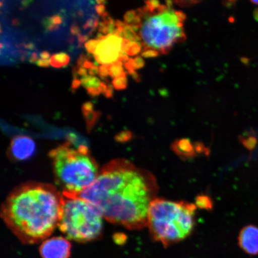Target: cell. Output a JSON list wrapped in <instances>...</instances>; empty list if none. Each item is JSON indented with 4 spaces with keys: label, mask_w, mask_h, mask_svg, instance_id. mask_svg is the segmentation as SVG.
<instances>
[{
    "label": "cell",
    "mask_w": 258,
    "mask_h": 258,
    "mask_svg": "<svg viewBox=\"0 0 258 258\" xmlns=\"http://www.w3.org/2000/svg\"><path fill=\"white\" fill-rule=\"evenodd\" d=\"M158 189L152 173L126 159H117L103 166L94 183L79 195L106 221L139 230L147 227L148 210Z\"/></svg>",
    "instance_id": "1"
},
{
    "label": "cell",
    "mask_w": 258,
    "mask_h": 258,
    "mask_svg": "<svg viewBox=\"0 0 258 258\" xmlns=\"http://www.w3.org/2000/svg\"><path fill=\"white\" fill-rule=\"evenodd\" d=\"M61 199L62 194L52 185L25 183L10 192L2 206L1 217L22 243H39L57 227Z\"/></svg>",
    "instance_id": "2"
},
{
    "label": "cell",
    "mask_w": 258,
    "mask_h": 258,
    "mask_svg": "<svg viewBox=\"0 0 258 258\" xmlns=\"http://www.w3.org/2000/svg\"><path fill=\"white\" fill-rule=\"evenodd\" d=\"M196 206L156 198L148 210L147 227L152 239L168 247L185 239L196 225Z\"/></svg>",
    "instance_id": "3"
},
{
    "label": "cell",
    "mask_w": 258,
    "mask_h": 258,
    "mask_svg": "<svg viewBox=\"0 0 258 258\" xmlns=\"http://www.w3.org/2000/svg\"><path fill=\"white\" fill-rule=\"evenodd\" d=\"M56 183L63 191L80 195L95 181L100 170L98 163L84 145L76 147L67 142L48 154Z\"/></svg>",
    "instance_id": "4"
},
{
    "label": "cell",
    "mask_w": 258,
    "mask_h": 258,
    "mask_svg": "<svg viewBox=\"0 0 258 258\" xmlns=\"http://www.w3.org/2000/svg\"><path fill=\"white\" fill-rule=\"evenodd\" d=\"M103 218L98 210L79 195L62 192L57 227L68 239L80 243L98 239L102 233Z\"/></svg>",
    "instance_id": "5"
},
{
    "label": "cell",
    "mask_w": 258,
    "mask_h": 258,
    "mask_svg": "<svg viewBox=\"0 0 258 258\" xmlns=\"http://www.w3.org/2000/svg\"><path fill=\"white\" fill-rule=\"evenodd\" d=\"M186 15L172 9L156 13L141 25L140 37L145 48H153L160 53H167L174 43L184 41L186 36L182 28Z\"/></svg>",
    "instance_id": "6"
},
{
    "label": "cell",
    "mask_w": 258,
    "mask_h": 258,
    "mask_svg": "<svg viewBox=\"0 0 258 258\" xmlns=\"http://www.w3.org/2000/svg\"><path fill=\"white\" fill-rule=\"evenodd\" d=\"M122 40L123 38L114 34L106 35L105 39L100 42L94 53L96 62L105 64L117 60L121 51Z\"/></svg>",
    "instance_id": "7"
},
{
    "label": "cell",
    "mask_w": 258,
    "mask_h": 258,
    "mask_svg": "<svg viewBox=\"0 0 258 258\" xmlns=\"http://www.w3.org/2000/svg\"><path fill=\"white\" fill-rule=\"evenodd\" d=\"M39 251L42 258H70L72 244L67 238L51 237L42 242Z\"/></svg>",
    "instance_id": "8"
},
{
    "label": "cell",
    "mask_w": 258,
    "mask_h": 258,
    "mask_svg": "<svg viewBox=\"0 0 258 258\" xmlns=\"http://www.w3.org/2000/svg\"><path fill=\"white\" fill-rule=\"evenodd\" d=\"M35 144L32 139L26 136L15 137L12 140L9 148V154L13 159L24 161L33 156Z\"/></svg>",
    "instance_id": "9"
},
{
    "label": "cell",
    "mask_w": 258,
    "mask_h": 258,
    "mask_svg": "<svg viewBox=\"0 0 258 258\" xmlns=\"http://www.w3.org/2000/svg\"><path fill=\"white\" fill-rule=\"evenodd\" d=\"M238 244L244 252L251 255L258 254V227L247 225L240 231Z\"/></svg>",
    "instance_id": "10"
},
{
    "label": "cell",
    "mask_w": 258,
    "mask_h": 258,
    "mask_svg": "<svg viewBox=\"0 0 258 258\" xmlns=\"http://www.w3.org/2000/svg\"><path fill=\"white\" fill-rule=\"evenodd\" d=\"M172 148L178 156L182 157H191L195 154L194 150L195 148L193 147L191 141L188 139L176 140L172 144Z\"/></svg>",
    "instance_id": "11"
},
{
    "label": "cell",
    "mask_w": 258,
    "mask_h": 258,
    "mask_svg": "<svg viewBox=\"0 0 258 258\" xmlns=\"http://www.w3.org/2000/svg\"><path fill=\"white\" fill-rule=\"evenodd\" d=\"M143 45L137 41L122 40L121 50L129 56L137 55L141 50Z\"/></svg>",
    "instance_id": "12"
},
{
    "label": "cell",
    "mask_w": 258,
    "mask_h": 258,
    "mask_svg": "<svg viewBox=\"0 0 258 258\" xmlns=\"http://www.w3.org/2000/svg\"><path fill=\"white\" fill-rule=\"evenodd\" d=\"M70 57L66 53H59L53 54L50 57V64L56 69L66 67L69 63Z\"/></svg>",
    "instance_id": "13"
},
{
    "label": "cell",
    "mask_w": 258,
    "mask_h": 258,
    "mask_svg": "<svg viewBox=\"0 0 258 258\" xmlns=\"http://www.w3.org/2000/svg\"><path fill=\"white\" fill-rule=\"evenodd\" d=\"M109 76L114 79L119 77L126 76V74L122 68V63L120 60H116L110 64Z\"/></svg>",
    "instance_id": "14"
},
{
    "label": "cell",
    "mask_w": 258,
    "mask_h": 258,
    "mask_svg": "<svg viewBox=\"0 0 258 258\" xmlns=\"http://www.w3.org/2000/svg\"><path fill=\"white\" fill-rule=\"evenodd\" d=\"M122 38L128 41L139 42L141 40L140 35L137 34L132 26L125 24L122 31Z\"/></svg>",
    "instance_id": "15"
},
{
    "label": "cell",
    "mask_w": 258,
    "mask_h": 258,
    "mask_svg": "<svg viewBox=\"0 0 258 258\" xmlns=\"http://www.w3.org/2000/svg\"><path fill=\"white\" fill-rule=\"evenodd\" d=\"M83 114L86 119L87 127H88V131H89L91 130L92 127L94 126L96 121L101 117V112L99 111H92L83 112Z\"/></svg>",
    "instance_id": "16"
},
{
    "label": "cell",
    "mask_w": 258,
    "mask_h": 258,
    "mask_svg": "<svg viewBox=\"0 0 258 258\" xmlns=\"http://www.w3.org/2000/svg\"><path fill=\"white\" fill-rule=\"evenodd\" d=\"M195 205L197 208L208 210V211L211 210L213 207V203L211 198L208 196L203 195L197 196Z\"/></svg>",
    "instance_id": "17"
},
{
    "label": "cell",
    "mask_w": 258,
    "mask_h": 258,
    "mask_svg": "<svg viewBox=\"0 0 258 258\" xmlns=\"http://www.w3.org/2000/svg\"><path fill=\"white\" fill-rule=\"evenodd\" d=\"M82 85L86 89L90 88H99L101 81L98 77L91 76H87L82 77L81 79Z\"/></svg>",
    "instance_id": "18"
},
{
    "label": "cell",
    "mask_w": 258,
    "mask_h": 258,
    "mask_svg": "<svg viewBox=\"0 0 258 258\" xmlns=\"http://www.w3.org/2000/svg\"><path fill=\"white\" fill-rule=\"evenodd\" d=\"M112 85L117 90H124L127 88L128 82L126 76L119 77L113 79Z\"/></svg>",
    "instance_id": "19"
},
{
    "label": "cell",
    "mask_w": 258,
    "mask_h": 258,
    "mask_svg": "<svg viewBox=\"0 0 258 258\" xmlns=\"http://www.w3.org/2000/svg\"><path fill=\"white\" fill-rule=\"evenodd\" d=\"M100 42L101 41L97 40H90L87 41L85 44V47L87 51H88L89 54H94L97 47H98Z\"/></svg>",
    "instance_id": "20"
},
{
    "label": "cell",
    "mask_w": 258,
    "mask_h": 258,
    "mask_svg": "<svg viewBox=\"0 0 258 258\" xmlns=\"http://www.w3.org/2000/svg\"><path fill=\"white\" fill-rule=\"evenodd\" d=\"M111 64V63H110ZM110 64H102L99 67L98 76L105 82H108L107 77L109 76V70Z\"/></svg>",
    "instance_id": "21"
},
{
    "label": "cell",
    "mask_w": 258,
    "mask_h": 258,
    "mask_svg": "<svg viewBox=\"0 0 258 258\" xmlns=\"http://www.w3.org/2000/svg\"><path fill=\"white\" fill-rule=\"evenodd\" d=\"M137 15L138 12L134 10L127 12L124 16L125 23L131 26L133 24Z\"/></svg>",
    "instance_id": "22"
},
{
    "label": "cell",
    "mask_w": 258,
    "mask_h": 258,
    "mask_svg": "<svg viewBox=\"0 0 258 258\" xmlns=\"http://www.w3.org/2000/svg\"><path fill=\"white\" fill-rule=\"evenodd\" d=\"M43 27L48 31H53L58 30L59 27L53 23L51 17L46 18L43 19Z\"/></svg>",
    "instance_id": "23"
},
{
    "label": "cell",
    "mask_w": 258,
    "mask_h": 258,
    "mask_svg": "<svg viewBox=\"0 0 258 258\" xmlns=\"http://www.w3.org/2000/svg\"><path fill=\"white\" fill-rule=\"evenodd\" d=\"M145 3L151 14H154L156 11L157 12H159L161 6V5L160 4V2L159 1H156V0L145 2Z\"/></svg>",
    "instance_id": "24"
},
{
    "label": "cell",
    "mask_w": 258,
    "mask_h": 258,
    "mask_svg": "<svg viewBox=\"0 0 258 258\" xmlns=\"http://www.w3.org/2000/svg\"><path fill=\"white\" fill-rule=\"evenodd\" d=\"M159 51L153 48H145L141 53V56L145 58L156 57L159 55Z\"/></svg>",
    "instance_id": "25"
},
{
    "label": "cell",
    "mask_w": 258,
    "mask_h": 258,
    "mask_svg": "<svg viewBox=\"0 0 258 258\" xmlns=\"http://www.w3.org/2000/svg\"><path fill=\"white\" fill-rule=\"evenodd\" d=\"M201 1H175V3L177 6H180L181 8H189L192 6H195L198 3H201Z\"/></svg>",
    "instance_id": "26"
},
{
    "label": "cell",
    "mask_w": 258,
    "mask_h": 258,
    "mask_svg": "<svg viewBox=\"0 0 258 258\" xmlns=\"http://www.w3.org/2000/svg\"><path fill=\"white\" fill-rule=\"evenodd\" d=\"M90 59H91V56L87 55V54L83 53L81 54L77 61V67H78L79 69L81 67H83L84 63H85L87 60H89Z\"/></svg>",
    "instance_id": "27"
},
{
    "label": "cell",
    "mask_w": 258,
    "mask_h": 258,
    "mask_svg": "<svg viewBox=\"0 0 258 258\" xmlns=\"http://www.w3.org/2000/svg\"><path fill=\"white\" fill-rule=\"evenodd\" d=\"M135 70H140L145 67V61L142 56H136L134 59Z\"/></svg>",
    "instance_id": "28"
},
{
    "label": "cell",
    "mask_w": 258,
    "mask_h": 258,
    "mask_svg": "<svg viewBox=\"0 0 258 258\" xmlns=\"http://www.w3.org/2000/svg\"><path fill=\"white\" fill-rule=\"evenodd\" d=\"M124 66L125 69L127 70L128 73H131L136 70L135 69L134 59L132 58H130L127 62L124 64Z\"/></svg>",
    "instance_id": "29"
},
{
    "label": "cell",
    "mask_w": 258,
    "mask_h": 258,
    "mask_svg": "<svg viewBox=\"0 0 258 258\" xmlns=\"http://www.w3.org/2000/svg\"><path fill=\"white\" fill-rule=\"evenodd\" d=\"M132 137V134L131 132L129 131H124L122 132L121 133L117 135V139H118L119 140H127L128 139L131 138Z\"/></svg>",
    "instance_id": "30"
},
{
    "label": "cell",
    "mask_w": 258,
    "mask_h": 258,
    "mask_svg": "<svg viewBox=\"0 0 258 258\" xmlns=\"http://www.w3.org/2000/svg\"><path fill=\"white\" fill-rule=\"evenodd\" d=\"M82 112H90L93 111V104L92 102H86L82 106Z\"/></svg>",
    "instance_id": "31"
},
{
    "label": "cell",
    "mask_w": 258,
    "mask_h": 258,
    "mask_svg": "<svg viewBox=\"0 0 258 258\" xmlns=\"http://www.w3.org/2000/svg\"><path fill=\"white\" fill-rule=\"evenodd\" d=\"M70 31L74 35H77V37L81 34V30L78 25L73 24L70 28Z\"/></svg>",
    "instance_id": "32"
},
{
    "label": "cell",
    "mask_w": 258,
    "mask_h": 258,
    "mask_svg": "<svg viewBox=\"0 0 258 258\" xmlns=\"http://www.w3.org/2000/svg\"><path fill=\"white\" fill-rule=\"evenodd\" d=\"M81 85H82V82H81V80L78 79H74L72 84V91L75 92L77 89H78Z\"/></svg>",
    "instance_id": "33"
},
{
    "label": "cell",
    "mask_w": 258,
    "mask_h": 258,
    "mask_svg": "<svg viewBox=\"0 0 258 258\" xmlns=\"http://www.w3.org/2000/svg\"><path fill=\"white\" fill-rule=\"evenodd\" d=\"M113 87L110 84L107 86V89H106L104 95L106 98H111L113 96Z\"/></svg>",
    "instance_id": "34"
},
{
    "label": "cell",
    "mask_w": 258,
    "mask_h": 258,
    "mask_svg": "<svg viewBox=\"0 0 258 258\" xmlns=\"http://www.w3.org/2000/svg\"><path fill=\"white\" fill-rule=\"evenodd\" d=\"M86 90L90 96L93 97L98 96L101 93L99 88H90Z\"/></svg>",
    "instance_id": "35"
},
{
    "label": "cell",
    "mask_w": 258,
    "mask_h": 258,
    "mask_svg": "<svg viewBox=\"0 0 258 258\" xmlns=\"http://www.w3.org/2000/svg\"><path fill=\"white\" fill-rule=\"evenodd\" d=\"M77 38H78L79 46L81 47L84 43L85 44L87 40L89 39V35L80 34Z\"/></svg>",
    "instance_id": "36"
},
{
    "label": "cell",
    "mask_w": 258,
    "mask_h": 258,
    "mask_svg": "<svg viewBox=\"0 0 258 258\" xmlns=\"http://www.w3.org/2000/svg\"><path fill=\"white\" fill-rule=\"evenodd\" d=\"M88 73L90 76H95L99 74V68L94 63V64L89 69Z\"/></svg>",
    "instance_id": "37"
},
{
    "label": "cell",
    "mask_w": 258,
    "mask_h": 258,
    "mask_svg": "<svg viewBox=\"0 0 258 258\" xmlns=\"http://www.w3.org/2000/svg\"><path fill=\"white\" fill-rule=\"evenodd\" d=\"M95 19L93 18H90L88 21H86L85 25H83V28L85 30H88L89 28H92L94 26Z\"/></svg>",
    "instance_id": "38"
},
{
    "label": "cell",
    "mask_w": 258,
    "mask_h": 258,
    "mask_svg": "<svg viewBox=\"0 0 258 258\" xmlns=\"http://www.w3.org/2000/svg\"><path fill=\"white\" fill-rule=\"evenodd\" d=\"M37 66L40 67L48 68L49 67L50 61L48 60L39 59L37 61Z\"/></svg>",
    "instance_id": "39"
},
{
    "label": "cell",
    "mask_w": 258,
    "mask_h": 258,
    "mask_svg": "<svg viewBox=\"0 0 258 258\" xmlns=\"http://www.w3.org/2000/svg\"><path fill=\"white\" fill-rule=\"evenodd\" d=\"M53 23L56 25H59L62 23V19L59 15H54L51 16Z\"/></svg>",
    "instance_id": "40"
},
{
    "label": "cell",
    "mask_w": 258,
    "mask_h": 258,
    "mask_svg": "<svg viewBox=\"0 0 258 258\" xmlns=\"http://www.w3.org/2000/svg\"><path fill=\"white\" fill-rule=\"evenodd\" d=\"M95 9L96 12L98 13V14L100 16H102L103 14L105 12V5H96L95 6Z\"/></svg>",
    "instance_id": "41"
},
{
    "label": "cell",
    "mask_w": 258,
    "mask_h": 258,
    "mask_svg": "<svg viewBox=\"0 0 258 258\" xmlns=\"http://www.w3.org/2000/svg\"><path fill=\"white\" fill-rule=\"evenodd\" d=\"M128 74L132 77V79H133L135 81V82H141V77L140 76V74H139L136 72V71H135V72H132L131 73H128Z\"/></svg>",
    "instance_id": "42"
},
{
    "label": "cell",
    "mask_w": 258,
    "mask_h": 258,
    "mask_svg": "<svg viewBox=\"0 0 258 258\" xmlns=\"http://www.w3.org/2000/svg\"><path fill=\"white\" fill-rule=\"evenodd\" d=\"M78 75L83 77L88 76V71L85 67H81L78 70Z\"/></svg>",
    "instance_id": "43"
},
{
    "label": "cell",
    "mask_w": 258,
    "mask_h": 258,
    "mask_svg": "<svg viewBox=\"0 0 258 258\" xmlns=\"http://www.w3.org/2000/svg\"><path fill=\"white\" fill-rule=\"evenodd\" d=\"M38 59V55L36 52L32 53L30 59V62L32 63H36Z\"/></svg>",
    "instance_id": "44"
},
{
    "label": "cell",
    "mask_w": 258,
    "mask_h": 258,
    "mask_svg": "<svg viewBox=\"0 0 258 258\" xmlns=\"http://www.w3.org/2000/svg\"><path fill=\"white\" fill-rule=\"evenodd\" d=\"M40 56L41 59L48 60V58L50 57V53L46 51H42L40 54Z\"/></svg>",
    "instance_id": "45"
},
{
    "label": "cell",
    "mask_w": 258,
    "mask_h": 258,
    "mask_svg": "<svg viewBox=\"0 0 258 258\" xmlns=\"http://www.w3.org/2000/svg\"><path fill=\"white\" fill-rule=\"evenodd\" d=\"M99 89L100 92H101V93H102V94H104V93L106 91V89H107V86L106 85L105 82H101V85H100L99 87Z\"/></svg>",
    "instance_id": "46"
},
{
    "label": "cell",
    "mask_w": 258,
    "mask_h": 258,
    "mask_svg": "<svg viewBox=\"0 0 258 258\" xmlns=\"http://www.w3.org/2000/svg\"><path fill=\"white\" fill-rule=\"evenodd\" d=\"M93 64H94V63L90 62L89 60H87L86 62L84 63L83 67H85V69H89L93 66Z\"/></svg>",
    "instance_id": "47"
},
{
    "label": "cell",
    "mask_w": 258,
    "mask_h": 258,
    "mask_svg": "<svg viewBox=\"0 0 258 258\" xmlns=\"http://www.w3.org/2000/svg\"><path fill=\"white\" fill-rule=\"evenodd\" d=\"M234 3H235V2H233V1L222 2V3H223L224 6H225V7H227V8H231V6L234 5Z\"/></svg>",
    "instance_id": "48"
},
{
    "label": "cell",
    "mask_w": 258,
    "mask_h": 258,
    "mask_svg": "<svg viewBox=\"0 0 258 258\" xmlns=\"http://www.w3.org/2000/svg\"><path fill=\"white\" fill-rule=\"evenodd\" d=\"M24 46L26 48H28V49H33L34 45L32 43H28L27 44H25Z\"/></svg>",
    "instance_id": "49"
},
{
    "label": "cell",
    "mask_w": 258,
    "mask_h": 258,
    "mask_svg": "<svg viewBox=\"0 0 258 258\" xmlns=\"http://www.w3.org/2000/svg\"><path fill=\"white\" fill-rule=\"evenodd\" d=\"M32 3V2L30 1H24L22 2V5L23 6V7L26 8L29 5H30V3Z\"/></svg>",
    "instance_id": "50"
},
{
    "label": "cell",
    "mask_w": 258,
    "mask_h": 258,
    "mask_svg": "<svg viewBox=\"0 0 258 258\" xmlns=\"http://www.w3.org/2000/svg\"><path fill=\"white\" fill-rule=\"evenodd\" d=\"M96 3L98 5H105L106 2L101 0V1H96Z\"/></svg>",
    "instance_id": "51"
},
{
    "label": "cell",
    "mask_w": 258,
    "mask_h": 258,
    "mask_svg": "<svg viewBox=\"0 0 258 258\" xmlns=\"http://www.w3.org/2000/svg\"><path fill=\"white\" fill-rule=\"evenodd\" d=\"M254 18H255L257 19V20H258V11L254 12Z\"/></svg>",
    "instance_id": "52"
},
{
    "label": "cell",
    "mask_w": 258,
    "mask_h": 258,
    "mask_svg": "<svg viewBox=\"0 0 258 258\" xmlns=\"http://www.w3.org/2000/svg\"><path fill=\"white\" fill-rule=\"evenodd\" d=\"M251 3H252L254 5H258V1H251Z\"/></svg>",
    "instance_id": "53"
}]
</instances>
